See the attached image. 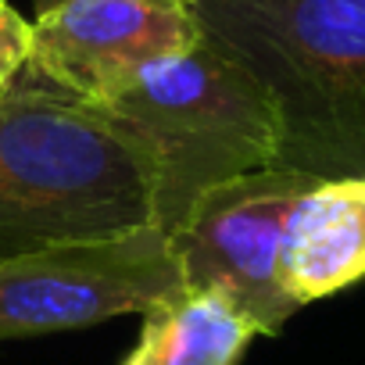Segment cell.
I'll return each mask as SVG.
<instances>
[{"label":"cell","instance_id":"7a4b0ae2","mask_svg":"<svg viewBox=\"0 0 365 365\" xmlns=\"http://www.w3.org/2000/svg\"><path fill=\"white\" fill-rule=\"evenodd\" d=\"M201 33L276 111V165L365 179V0H190Z\"/></svg>","mask_w":365,"mask_h":365},{"label":"cell","instance_id":"6da1fadb","mask_svg":"<svg viewBox=\"0 0 365 365\" xmlns=\"http://www.w3.org/2000/svg\"><path fill=\"white\" fill-rule=\"evenodd\" d=\"M154 226V190L108 118L29 61L0 93V262Z\"/></svg>","mask_w":365,"mask_h":365},{"label":"cell","instance_id":"8992f818","mask_svg":"<svg viewBox=\"0 0 365 365\" xmlns=\"http://www.w3.org/2000/svg\"><path fill=\"white\" fill-rule=\"evenodd\" d=\"M205 40L190 0H58L33 19L29 65L101 104L143 68Z\"/></svg>","mask_w":365,"mask_h":365},{"label":"cell","instance_id":"52a82bcc","mask_svg":"<svg viewBox=\"0 0 365 365\" xmlns=\"http://www.w3.org/2000/svg\"><path fill=\"white\" fill-rule=\"evenodd\" d=\"M279 279L297 308L365 279V179H315L294 201Z\"/></svg>","mask_w":365,"mask_h":365},{"label":"cell","instance_id":"8fae6325","mask_svg":"<svg viewBox=\"0 0 365 365\" xmlns=\"http://www.w3.org/2000/svg\"><path fill=\"white\" fill-rule=\"evenodd\" d=\"M54 4H58V0H36V15L47 11V8H54Z\"/></svg>","mask_w":365,"mask_h":365},{"label":"cell","instance_id":"3957f363","mask_svg":"<svg viewBox=\"0 0 365 365\" xmlns=\"http://www.w3.org/2000/svg\"><path fill=\"white\" fill-rule=\"evenodd\" d=\"M93 108L143 161L154 226L165 233L201 194L276 165L279 129L269 93L208 40L143 68Z\"/></svg>","mask_w":365,"mask_h":365},{"label":"cell","instance_id":"30bf717a","mask_svg":"<svg viewBox=\"0 0 365 365\" xmlns=\"http://www.w3.org/2000/svg\"><path fill=\"white\" fill-rule=\"evenodd\" d=\"M22 22H26V19L8 4V0H0V33H4V29H15V26H22Z\"/></svg>","mask_w":365,"mask_h":365},{"label":"cell","instance_id":"ba28073f","mask_svg":"<svg viewBox=\"0 0 365 365\" xmlns=\"http://www.w3.org/2000/svg\"><path fill=\"white\" fill-rule=\"evenodd\" d=\"M255 336H265V329L237 297L182 287L143 312L140 340L122 365H237Z\"/></svg>","mask_w":365,"mask_h":365},{"label":"cell","instance_id":"277c9868","mask_svg":"<svg viewBox=\"0 0 365 365\" xmlns=\"http://www.w3.org/2000/svg\"><path fill=\"white\" fill-rule=\"evenodd\" d=\"M182 287L161 226L26 251L0 262V340L143 315Z\"/></svg>","mask_w":365,"mask_h":365},{"label":"cell","instance_id":"7c38bea8","mask_svg":"<svg viewBox=\"0 0 365 365\" xmlns=\"http://www.w3.org/2000/svg\"><path fill=\"white\" fill-rule=\"evenodd\" d=\"M0 93H4V90H0Z\"/></svg>","mask_w":365,"mask_h":365},{"label":"cell","instance_id":"5b68a950","mask_svg":"<svg viewBox=\"0 0 365 365\" xmlns=\"http://www.w3.org/2000/svg\"><path fill=\"white\" fill-rule=\"evenodd\" d=\"M312 182L287 168H262L201 194L168 233L182 283L237 297L265 336H276L297 312L279 279L287 215Z\"/></svg>","mask_w":365,"mask_h":365},{"label":"cell","instance_id":"9c48e42d","mask_svg":"<svg viewBox=\"0 0 365 365\" xmlns=\"http://www.w3.org/2000/svg\"><path fill=\"white\" fill-rule=\"evenodd\" d=\"M29 51H33V22H22L15 29L0 33V90L29 61Z\"/></svg>","mask_w":365,"mask_h":365}]
</instances>
